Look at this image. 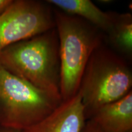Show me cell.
I'll return each mask as SVG.
<instances>
[{
	"label": "cell",
	"instance_id": "cell-1",
	"mask_svg": "<svg viewBox=\"0 0 132 132\" xmlns=\"http://www.w3.org/2000/svg\"><path fill=\"white\" fill-rule=\"evenodd\" d=\"M0 65L62 100L59 42L55 28L3 50L0 52Z\"/></svg>",
	"mask_w": 132,
	"mask_h": 132
},
{
	"label": "cell",
	"instance_id": "cell-2",
	"mask_svg": "<svg viewBox=\"0 0 132 132\" xmlns=\"http://www.w3.org/2000/svg\"><path fill=\"white\" fill-rule=\"evenodd\" d=\"M53 15L59 42L60 94L64 101L78 92L90 56L103 44L104 33L85 20L58 9L53 10Z\"/></svg>",
	"mask_w": 132,
	"mask_h": 132
},
{
	"label": "cell",
	"instance_id": "cell-3",
	"mask_svg": "<svg viewBox=\"0 0 132 132\" xmlns=\"http://www.w3.org/2000/svg\"><path fill=\"white\" fill-rule=\"evenodd\" d=\"M132 73L124 58L102 44L90 56L79 87L86 119L97 109L131 91Z\"/></svg>",
	"mask_w": 132,
	"mask_h": 132
},
{
	"label": "cell",
	"instance_id": "cell-4",
	"mask_svg": "<svg viewBox=\"0 0 132 132\" xmlns=\"http://www.w3.org/2000/svg\"><path fill=\"white\" fill-rule=\"evenodd\" d=\"M62 102L0 65V127L23 131L47 117Z\"/></svg>",
	"mask_w": 132,
	"mask_h": 132
},
{
	"label": "cell",
	"instance_id": "cell-5",
	"mask_svg": "<svg viewBox=\"0 0 132 132\" xmlns=\"http://www.w3.org/2000/svg\"><path fill=\"white\" fill-rule=\"evenodd\" d=\"M54 28L53 11L47 2L13 1L0 14V52Z\"/></svg>",
	"mask_w": 132,
	"mask_h": 132
},
{
	"label": "cell",
	"instance_id": "cell-6",
	"mask_svg": "<svg viewBox=\"0 0 132 132\" xmlns=\"http://www.w3.org/2000/svg\"><path fill=\"white\" fill-rule=\"evenodd\" d=\"M80 94L62 101L39 122L21 132H81L86 122Z\"/></svg>",
	"mask_w": 132,
	"mask_h": 132
},
{
	"label": "cell",
	"instance_id": "cell-7",
	"mask_svg": "<svg viewBox=\"0 0 132 132\" xmlns=\"http://www.w3.org/2000/svg\"><path fill=\"white\" fill-rule=\"evenodd\" d=\"M89 119L103 132L132 131V91L97 109Z\"/></svg>",
	"mask_w": 132,
	"mask_h": 132
},
{
	"label": "cell",
	"instance_id": "cell-8",
	"mask_svg": "<svg viewBox=\"0 0 132 132\" xmlns=\"http://www.w3.org/2000/svg\"><path fill=\"white\" fill-rule=\"evenodd\" d=\"M48 4L56 9L85 20L103 33H106L112 25L114 12H106L90 0H47Z\"/></svg>",
	"mask_w": 132,
	"mask_h": 132
},
{
	"label": "cell",
	"instance_id": "cell-9",
	"mask_svg": "<svg viewBox=\"0 0 132 132\" xmlns=\"http://www.w3.org/2000/svg\"><path fill=\"white\" fill-rule=\"evenodd\" d=\"M110 44L123 55L132 53V16L130 13L114 14L112 25L106 33Z\"/></svg>",
	"mask_w": 132,
	"mask_h": 132
},
{
	"label": "cell",
	"instance_id": "cell-10",
	"mask_svg": "<svg viewBox=\"0 0 132 132\" xmlns=\"http://www.w3.org/2000/svg\"><path fill=\"white\" fill-rule=\"evenodd\" d=\"M81 132H103L91 120L88 119L86 122L85 126L82 128Z\"/></svg>",
	"mask_w": 132,
	"mask_h": 132
},
{
	"label": "cell",
	"instance_id": "cell-11",
	"mask_svg": "<svg viewBox=\"0 0 132 132\" xmlns=\"http://www.w3.org/2000/svg\"><path fill=\"white\" fill-rule=\"evenodd\" d=\"M12 1V0H0V14L9 7Z\"/></svg>",
	"mask_w": 132,
	"mask_h": 132
},
{
	"label": "cell",
	"instance_id": "cell-12",
	"mask_svg": "<svg viewBox=\"0 0 132 132\" xmlns=\"http://www.w3.org/2000/svg\"><path fill=\"white\" fill-rule=\"evenodd\" d=\"M0 132H21V131L19 130L12 129V128H5L2 127H0Z\"/></svg>",
	"mask_w": 132,
	"mask_h": 132
},
{
	"label": "cell",
	"instance_id": "cell-13",
	"mask_svg": "<svg viewBox=\"0 0 132 132\" xmlns=\"http://www.w3.org/2000/svg\"><path fill=\"white\" fill-rule=\"evenodd\" d=\"M129 132H132V131H129Z\"/></svg>",
	"mask_w": 132,
	"mask_h": 132
}]
</instances>
